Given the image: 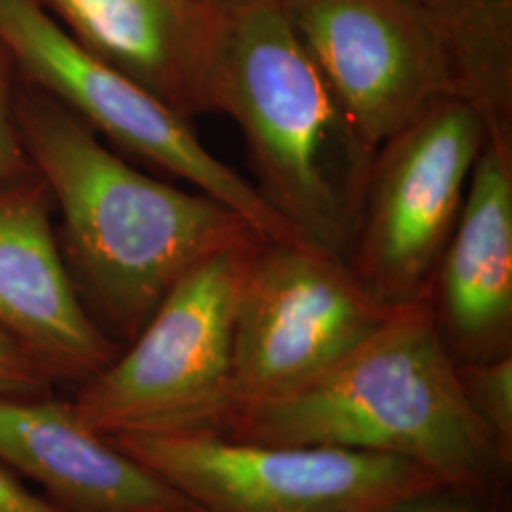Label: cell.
I'll return each mask as SVG.
<instances>
[{
    "label": "cell",
    "mask_w": 512,
    "mask_h": 512,
    "mask_svg": "<svg viewBox=\"0 0 512 512\" xmlns=\"http://www.w3.org/2000/svg\"><path fill=\"white\" fill-rule=\"evenodd\" d=\"M16 116L31 165L52 194L57 239L76 293L120 348L188 270L262 236L213 196L143 173L23 80Z\"/></svg>",
    "instance_id": "cell-1"
},
{
    "label": "cell",
    "mask_w": 512,
    "mask_h": 512,
    "mask_svg": "<svg viewBox=\"0 0 512 512\" xmlns=\"http://www.w3.org/2000/svg\"><path fill=\"white\" fill-rule=\"evenodd\" d=\"M203 431L403 458L444 484L482 492L509 494L511 484L512 465L467 403L425 302L397 308L306 384L238 404Z\"/></svg>",
    "instance_id": "cell-2"
},
{
    "label": "cell",
    "mask_w": 512,
    "mask_h": 512,
    "mask_svg": "<svg viewBox=\"0 0 512 512\" xmlns=\"http://www.w3.org/2000/svg\"><path fill=\"white\" fill-rule=\"evenodd\" d=\"M209 110L238 124L264 202L300 238L346 260L376 148L296 37L281 0H219Z\"/></svg>",
    "instance_id": "cell-3"
},
{
    "label": "cell",
    "mask_w": 512,
    "mask_h": 512,
    "mask_svg": "<svg viewBox=\"0 0 512 512\" xmlns=\"http://www.w3.org/2000/svg\"><path fill=\"white\" fill-rule=\"evenodd\" d=\"M262 236L222 249L171 287L145 327L92 380L74 412L95 433L203 431L232 399L239 291Z\"/></svg>",
    "instance_id": "cell-4"
},
{
    "label": "cell",
    "mask_w": 512,
    "mask_h": 512,
    "mask_svg": "<svg viewBox=\"0 0 512 512\" xmlns=\"http://www.w3.org/2000/svg\"><path fill=\"white\" fill-rule=\"evenodd\" d=\"M0 46L35 86L141 164L226 203L270 239H302L253 183L220 162L192 122L82 48L37 0H0Z\"/></svg>",
    "instance_id": "cell-5"
},
{
    "label": "cell",
    "mask_w": 512,
    "mask_h": 512,
    "mask_svg": "<svg viewBox=\"0 0 512 512\" xmlns=\"http://www.w3.org/2000/svg\"><path fill=\"white\" fill-rule=\"evenodd\" d=\"M486 141L475 105L446 95L376 150L346 264L385 306L423 302Z\"/></svg>",
    "instance_id": "cell-6"
},
{
    "label": "cell",
    "mask_w": 512,
    "mask_h": 512,
    "mask_svg": "<svg viewBox=\"0 0 512 512\" xmlns=\"http://www.w3.org/2000/svg\"><path fill=\"white\" fill-rule=\"evenodd\" d=\"M110 440L202 512H382L444 484L412 461L332 446L260 444L211 431Z\"/></svg>",
    "instance_id": "cell-7"
},
{
    "label": "cell",
    "mask_w": 512,
    "mask_h": 512,
    "mask_svg": "<svg viewBox=\"0 0 512 512\" xmlns=\"http://www.w3.org/2000/svg\"><path fill=\"white\" fill-rule=\"evenodd\" d=\"M395 310L366 291L346 260L306 239H262L239 291L226 410L306 384Z\"/></svg>",
    "instance_id": "cell-8"
},
{
    "label": "cell",
    "mask_w": 512,
    "mask_h": 512,
    "mask_svg": "<svg viewBox=\"0 0 512 512\" xmlns=\"http://www.w3.org/2000/svg\"><path fill=\"white\" fill-rule=\"evenodd\" d=\"M296 37L355 128L376 148L421 110L458 95L452 63L414 0H281Z\"/></svg>",
    "instance_id": "cell-9"
},
{
    "label": "cell",
    "mask_w": 512,
    "mask_h": 512,
    "mask_svg": "<svg viewBox=\"0 0 512 512\" xmlns=\"http://www.w3.org/2000/svg\"><path fill=\"white\" fill-rule=\"evenodd\" d=\"M0 334L57 387H80L120 353L76 293L35 169L0 186Z\"/></svg>",
    "instance_id": "cell-10"
},
{
    "label": "cell",
    "mask_w": 512,
    "mask_h": 512,
    "mask_svg": "<svg viewBox=\"0 0 512 512\" xmlns=\"http://www.w3.org/2000/svg\"><path fill=\"white\" fill-rule=\"evenodd\" d=\"M423 302L456 365L512 355V141L488 137Z\"/></svg>",
    "instance_id": "cell-11"
},
{
    "label": "cell",
    "mask_w": 512,
    "mask_h": 512,
    "mask_svg": "<svg viewBox=\"0 0 512 512\" xmlns=\"http://www.w3.org/2000/svg\"><path fill=\"white\" fill-rule=\"evenodd\" d=\"M0 463L61 512H202L55 393L0 395Z\"/></svg>",
    "instance_id": "cell-12"
},
{
    "label": "cell",
    "mask_w": 512,
    "mask_h": 512,
    "mask_svg": "<svg viewBox=\"0 0 512 512\" xmlns=\"http://www.w3.org/2000/svg\"><path fill=\"white\" fill-rule=\"evenodd\" d=\"M103 63L126 74L186 120L209 110L219 2L37 0Z\"/></svg>",
    "instance_id": "cell-13"
},
{
    "label": "cell",
    "mask_w": 512,
    "mask_h": 512,
    "mask_svg": "<svg viewBox=\"0 0 512 512\" xmlns=\"http://www.w3.org/2000/svg\"><path fill=\"white\" fill-rule=\"evenodd\" d=\"M431 19L488 135L512 141V0H439Z\"/></svg>",
    "instance_id": "cell-14"
},
{
    "label": "cell",
    "mask_w": 512,
    "mask_h": 512,
    "mask_svg": "<svg viewBox=\"0 0 512 512\" xmlns=\"http://www.w3.org/2000/svg\"><path fill=\"white\" fill-rule=\"evenodd\" d=\"M458 368L463 395L501 458L512 465V355Z\"/></svg>",
    "instance_id": "cell-15"
},
{
    "label": "cell",
    "mask_w": 512,
    "mask_h": 512,
    "mask_svg": "<svg viewBox=\"0 0 512 512\" xmlns=\"http://www.w3.org/2000/svg\"><path fill=\"white\" fill-rule=\"evenodd\" d=\"M18 71L0 46V186L12 183L33 169L16 116Z\"/></svg>",
    "instance_id": "cell-16"
},
{
    "label": "cell",
    "mask_w": 512,
    "mask_h": 512,
    "mask_svg": "<svg viewBox=\"0 0 512 512\" xmlns=\"http://www.w3.org/2000/svg\"><path fill=\"white\" fill-rule=\"evenodd\" d=\"M382 512H511V505L509 494L435 484L397 499Z\"/></svg>",
    "instance_id": "cell-17"
},
{
    "label": "cell",
    "mask_w": 512,
    "mask_h": 512,
    "mask_svg": "<svg viewBox=\"0 0 512 512\" xmlns=\"http://www.w3.org/2000/svg\"><path fill=\"white\" fill-rule=\"evenodd\" d=\"M55 393V385L38 366L0 334V395L44 397Z\"/></svg>",
    "instance_id": "cell-18"
},
{
    "label": "cell",
    "mask_w": 512,
    "mask_h": 512,
    "mask_svg": "<svg viewBox=\"0 0 512 512\" xmlns=\"http://www.w3.org/2000/svg\"><path fill=\"white\" fill-rule=\"evenodd\" d=\"M0 512H61L0 463Z\"/></svg>",
    "instance_id": "cell-19"
},
{
    "label": "cell",
    "mask_w": 512,
    "mask_h": 512,
    "mask_svg": "<svg viewBox=\"0 0 512 512\" xmlns=\"http://www.w3.org/2000/svg\"><path fill=\"white\" fill-rule=\"evenodd\" d=\"M416 4H420L421 8L429 14V18H431V14H433V10L437 8V4H439V0H414Z\"/></svg>",
    "instance_id": "cell-20"
},
{
    "label": "cell",
    "mask_w": 512,
    "mask_h": 512,
    "mask_svg": "<svg viewBox=\"0 0 512 512\" xmlns=\"http://www.w3.org/2000/svg\"><path fill=\"white\" fill-rule=\"evenodd\" d=\"M209 2H219V0H209Z\"/></svg>",
    "instance_id": "cell-21"
}]
</instances>
